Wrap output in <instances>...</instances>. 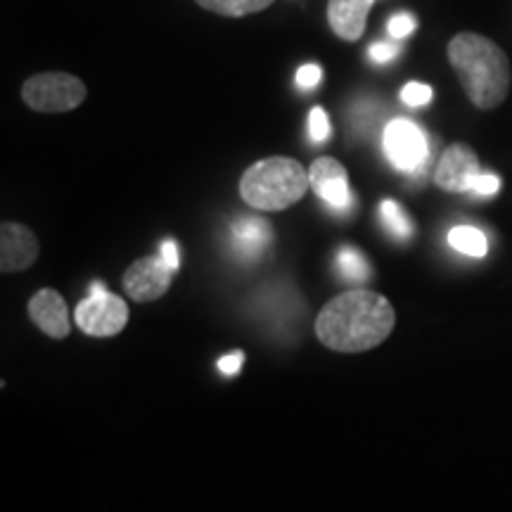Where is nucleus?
Listing matches in <instances>:
<instances>
[{
	"instance_id": "nucleus-15",
	"label": "nucleus",
	"mask_w": 512,
	"mask_h": 512,
	"mask_svg": "<svg viewBox=\"0 0 512 512\" xmlns=\"http://www.w3.org/2000/svg\"><path fill=\"white\" fill-rule=\"evenodd\" d=\"M448 245L460 254L475 256V259H482V256H486V252H489V240H486V235L482 230L472 226L451 228V233H448Z\"/></svg>"
},
{
	"instance_id": "nucleus-14",
	"label": "nucleus",
	"mask_w": 512,
	"mask_h": 512,
	"mask_svg": "<svg viewBox=\"0 0 512 512\" xmlns=\"http://www.w3.org/2000/svg\"><path fill=\"white\" fill-rule=\"evenodd\" d=\"M335 266H337L339 275H342L344 280H349V283H366V280L370 278L368 259L361 254V249H356L351 245H344L337 249Z\"/></svg>"
},
{
	"instance_id": "nucleus-2",
	"label": "nucleus",
	"mask_w": 512,
	"mask_h": 512,
	"mask_svg": "<svg viewBox=\"0 0 512 512\" xmlns=\"http://www.w3.org/2000/svg\"><path fill=\"white\" fill-rule=\"evenodd\" d=\"M448 62L456 69L460 86L479 110H496L510 91V60L498 43L482 34L453 36L448 43Z\"/></svg>"
},
{
	"instance_id": "nucleus-22",
	"label": "nucleus",
	"mask_w": 512,
	"mask_h": 512,
	"mask_svg": "<svg viewBox=\"0 0 512 512\" xmlns=\"http://www.w3.org/2000/svg\"><path fill=\"white\" fill-rule=\"evenodd\" d=\"M320 76H323V72H320L318 64H304V67H299L297 72V86L302 88V91L316 88L320 83Z\"/></svg>"
},
{
	"instance_id": "nucleus-17",
	"label": "nucleus",
	"mask_w": 512,
	"mask_h": 512,
	"mask_svg": "<svg viewBox=\"0 0 512 512\" xmlns=\"http://www.w3.org/2000/svg\"><path fill=\"white\" fill-rule=\"evenodd\" d=\"M380 216L384 228H387L396 240H408L413 235L411 216H408L394 200H384L380 204Z\"/></svg>"
},
{
	"instance_id": "nucleus-10",
	"label": "nucleus",
	"mask_w": 512,
	"mask_h": 512,
	"mask_svg": "<svg viewBox=\"0 0 512 512\" xmlns=\"http://www.w3.org/2000/svg\"><path fill=\"white\" fill-rule=\"evenodd\" d=\"M38 259V240L34 230L22 223H3L0 228V271L19 273L34 266Z\"/></svg>"
},
{
	"instance_id": "nucleus-18",
	"label": "nucleus",
	"mask_w": 512,
	"mask_h": 512,
	"mask_svg": "<svg viewBox=\"0 0 512 512\" xmlns=\"http://www.w3.org/2000/svg\"><path fill=\"white\" fill-rule=\"evenodd\" d=\"M432 88L427 86V83H406V86L401 88V100L406 102L408 107H422L427 105V102H432Z\"/></svg>"
},
{
	"instance_id": "nucleus-6",
	"label": "nucleus",
	"mask_w": 512,
	"mask_h": 512,
	"mask_svg": "<svg viewBox=\"0 0 512 512\" xmlns=\"http://www.w3.org/2000/svg\"><path fill=\"white\" fill-rule=\"evenodd\" d=\"M384 155L401 174H422L430 162V143L411 119H394L384 128Z\"/></svg>"
},
{
	"instance_id": "nucleus-9",
	"label": "nucleus",
	"mask_w": 512,
	"mask_h": 512,
	"mask_svg": "<svg viewBox=\"0 0 512 512\" xmlns=\"http://www.w3.org/2000/svg\"><path fill=\"white\" fill-rule=\"evenodd\" d=\"M311 190L335 211H347L354 204V195L349 188V176L342 162L335 157H318L309 166Z\"/></svg>"
},
{
	"instance_id": "nucleus-16",
	"label": "nucleus",
	"mask_w": 512,
	"mask_h": 512,
	"mask_svg": "<svg viewBox=\"0 0 512 512\" xmlns=\"http://www.w3.org/2000/svg\"><path fill=\"white\" fill-rule=\"evenodd\" d=\"M195 3L223 17H247L271 8L275 0H195Z\"/></svg>"
},
{
	"instance_id": "nucleus-23",
	"label": "nucleus",
	"mask_w": 512,
	"mask_h": 512,
	"mask_svg": "<svg viewBox=\"0 0 512 512\" xmlns=\"http://www.w3.org/2000/svg\"><path fill=\"white\" fill-rule=\"evenodd\" d=\"M396 53H399V46L396 43H389V41H380V43H373L368 50L370 60L377 62V64H384L389 60H394Z\"/></svg>"
},
{
	"instance_id": "nucleus-7",
	"label": "nucleus",
	"mask_w": 512,
	"mask_h": 512,
	"mask_svg": "<svg viewBox=\"0 0 512 512\" xmlns=\"http://www.w3.org/2000/svg\"><path fill=\"white\" fill-rule=\"evenodd\" d=\"M171 278L174 271L164 264L162 256H143V259L133 261L126 268L121 285L133 302H155V299L164 297L171 287Z\"/></svg>"
},
{
	"instance_id": "nucleus-13",
	"label": "nucleus",
	"mask_w": 512,
	"mask_h": 512,
	"mask_svg": "<svg viewBox=\"0 0 512 512\" xmlns=\"http://www.w3.org/2000/svg\"><path fill=\"white\" fill-rule=\"evenodd\" d=\"M375 0H328V22L342 41H358L366 34L368 12Z\"/></svg>"
},
{
	"instance_id": "nucleus-24",
	"label": "nucleus",
	"mask_w": 512,
	"mask_h": 512,
	"mask_svg": "<svg viewBox=\"0 0 512 512\" xmlns=\"http://www.w3.org/2000/svg\"><path fill=\"white\" fill-rule=\"evenodd\" d=\"M159 256H162V261L171 268V271H178V266H181V254H178V245L174 240H164L162 245H159Z\"/></svg>"
},
{
	"instance_id": "nucleus-19",
	"label": "nucleus",
	"mask_w": 512,
	"mask_h": 512,
	"mask_svg": "<svg viewBox=\"0 0 512 512\" xmlns=\"http://www.w3.org/2000/svg\"><path fill=\"white\" fill-rule=\"evenodd\" d=\"M330 121L323 107H313L309 114V136L313 143H325L330 138Z\"/></svg>"
},
{
	"instance_id": "nucleus-20",
	"label": "nucleus",
	"mask_w": 512,
	"mask_h": 512,
	"mask_svg": "<svg viewBox=\"0 0 512 512\" xmlns=\"http://www.w3.org/2000/svg\"><path fill=\"white\" fill-rule=\"evenodd\" d=\"M415 27H418V22H415V17L408 15V12H399V15H394L392 22L387 24L389 36L396 38V41H399V38L411 36Z\"/></svg>"
},
{
	"instance_id": "nucleus-21",
	"label": "nucleus",
	"mask_w": 512,
	"mask_h": 512,
	"mask_svg": "<svg viewBox=\"0 0 512 512\" xmlns=\"http://www.w3.org/2000/svg\"><path fill=\"white\" fill-rule=\"evenodd\" d=\"M498 190H501V178L494 174H484L482 171V174L475 178V183H472L470 192H475V195H479V197H491V195H496Z\"/></svg>"
},
{
	"instance_id": "nucleus-8",
	"label": "nucleus",
	"mask_w": 512,
	"mask_h": 512,
	"mask_svg": "<svg viewBox=\"0 0 512 512\" xmlns=\"http://www.w3.org/2000/svg\"><path fill=\"white\" fill-rule=\"evenodd\" d=\"M479 174H482V164H479L475 150L465 143H453L446 147L439 159L434 183L446 192H470Z\"/></svg>"
},
{
	"instance_id": "nucleus-5",
	"label": "nucleus",
	"mask_w": 512,
	"mask_h": 512,
	"mask_svg": "<svg viewBox=\"0 0 512 512\" xmlns=\"http://www.w3.org/2000/svg\"><path fill=\"white\" fill-rule=\"evenodd\" d=\"M74 320L81 332L91 337H114L126 328L128 304L107 290L102 283H93L91 292L76 306Z\"/></svg>"
},
{
	"instance_id": "nucleus-25",
	"label": "nucleus",
	"mask_w": 512,
	"mask_h": 512,
	"mask_svg": "<svg viewBox=\"0 0 512 512\" xmlns=\"http://www.w3.org/2000/svg\"><path fill=\"white\" fill-rule=\"evenodd\" d=\"M242 363H245V354H242V351H235V354H228V356L221 358L219 370H221L223 375L233 377V375H238L240 370H242Z\"/></svg>"
},
{
	"instance_id": "nucleus-11",
	"label": "nucleus",
	"mask_w": 512,
	"mask_h": 512,
	"mask_svg": "<svg viewBox=\"0 0 512 512\" xmlns=\"http://www.w3.org/2000/svg\"><path fill=\"white\" fill-rule=\"evenodd\" d=\"M27 311H29V318L36 323V328L46 332L48 337L53 339L69 337L72 323H69L67 302H64L62 294L53 290V287H43V290H38L34 297L29 299Z\"/></svg>"
},
{
	"instance_id": "nucleus-12",
	"label": "nucleus",
	"mask_w": 512,
	"mask_h": 512,
	"mask_svg": "<svg viewBox=\"0 0 512 512\" xmlns=\"http://www.w3.org/2000/svg\"><path fill=\"white\" fill-rule=\"evenodd\" d=\"M230 242L242 261H254L271 247L273 228L259 216H240L230 228Z\"/></svg>"
},
{
	"instance_id": "nucleus-3",
	"label": "nucleus",
	"mask_w": 512,
	"mask_h": 512,
	"mask_svg": "<svg viewBox=\"0 0 512 512\" xmlns=\"http://www.w3.org/2000/svg\"><path fill=\"white\" fill-rule=\"evenodd\" d=\"M309 190V169L292 157L261 159L240 178V197L256 211H285Z\"/></svg>"
},
{
	"instance_id": "nucleus-1",
	"label": "nucleus",
	"mask_w": 512,
	"mask_h": 512,
	"mask_svg": "<svg viewBox=\"0 0 512 512\" xmlns=\"http://www.w3.org/2000/svg\"><path fill=\"white\" fill-rule=\"evenodd\" d=\"M394 306L373 290H349L337 294L316 318V335L325 347L342 354H361L375 349L392 335Z\"/></svg>"
},
{
	"instance_id": "nucleus-4",
	"label": "nucleus",
	"mask_w": 512,
	"mask_h": 512,
	"mask_svg": "<svg viewBox=\"0 0 512 512\" xmlns=\"http://www.w3.org/2000/svg\"><path fill=\"white\" fill-rule=\"evenodd\" d=\"M86 83L67 72H43L24 81L22 100L29 110L60 114L76 110L86 100Z\"/></svg>"
}]
</instances>
